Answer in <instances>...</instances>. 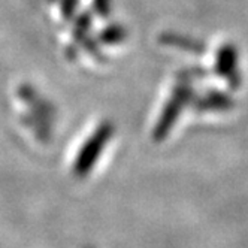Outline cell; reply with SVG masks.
Returning a JSON list of instances; mask_svg holds the SVG:
<instances>
[{
  "instance_id": "obj_1",
  "label": "cell",
  "mask_w": 248,
  "mask_h": 248,
  "mask_svg": "<svg viewBox=\"0 0 248 248\" xmlns=\"http://www.w3.org/2000/svg\"><path fill=\"white\" fill-rule=\"evenodd\" d=\"M235 63H236V52H235V48L233 46H224L220 49V54H218V70L220 74L226 75V74H230L235 67Z\"/></svg>"
},
{
  "instance_id": "obj_2",
  "label": "cell",
  "mask_w": 248,
  "mask_h": 248,
  "mask_svg": "<svg viewBox=\"0 0 248 248\" xmlns=\"http://www.w3.org/2000/svg\"><path fill=\"white\" fill-rule=\"evenodd\" d=\"M123 38H124V29L120 26H112L109 29H106L102 34V41L108 44H117L123 41Z\"/></svg>"
}]
</instances>
